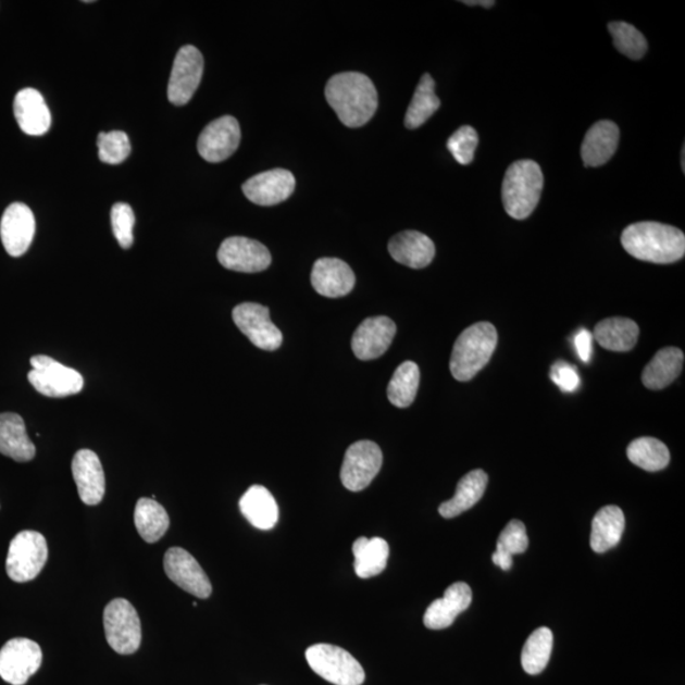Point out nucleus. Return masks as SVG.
Listing matches in <instances>:
<instances>
[{"mask_svg":"<svg viewBox=\"0 0 685 685\" xmlns=\"http://www.w3.org/2000/svg\"><path fill=\"white\" fill-rule=\"evenodd\" d=\"M498 345V332L490 323L482 322L464 329L457 338L451 362L452 376L460 383H468L489 363Z\"/></svg>","mask_w":685,"mask_h":685,"instance_id":"7ed1b4c3","label":"nucleus"},{"mask_svg":"<svg viewBox=\"0 0 685 685\" xmlns=\"http://www.w3.org/2000/svg\"><path fill=\"white\" fill-rule=\"evenodd\" d=\"M487 482L489 477L483 470H474L464 475L460 483L457 484V489L452 499L441 502L439 507V514L447 520L459 516L471 509L477 501L483 498L486 490Z\"/></svg>","mask_w":685,"mask_h":685,"instance_id":"bb28decb","label":"nucleus"},{"mask_svg":"<svg viewBox=\"0 0 685 685\" xmlns=\"http://www.w3.org/2000/svg\"><path fill=\"white\" fill-rule=\"evenodd\" d=\"M111 224L114 238L122 249H129L134 242L135 213L132 205L119 202L113 204Z\"/></svg>","mask_w":685,"mask_h":685,"instance_id":"ea45409f","label":"nucleus"},{"mask_svg":"<svg viewBox=\"0 0 685 685\" xmlns=\"http://www.w3.org/2000/svg\"><path fill=\"white\" fill-rule=\"evenodd\" d=\"M33 370L28 372L29 384L38 393L48 398H66L79 394L84 386V378L75 371L49 356L30 358Z\"/></svg>","mask_w":685,"mask_h":685,"instance_id":"6e6552de","label":"nucleus"},{"mask_svg":"<svg viewBox=\"0 0 685 685\" xmlns=\"http://www.w3.org/2000/svg\"><path fill=\"white\" fill-rule=\"evenodd\" d=\"M591 341L593 334L590 332L583 329L576 334L574 345L578 358H581L584 363H588L590 361Z\"/></svg>","mask_w":685,"mask_h":685,"instance_id":"37998d69","label":"nucleus"},{"mask_svg":"<svg viewBox=\"0 0 685 685\" xmlns=\"http://www.w3.org/2000/svg\"><path fill=\"white\" fill-rule=\"evenodd\" d=\"M684 152H685V149L683 148V150H682V170H683V172H684V166H685V163H684L685 154H684Z\"/></svg>","mask_w":685,"mask_h":685,"instance_id":"a18cd8bd","label":"nucleus"},{"mask_svg":"<svg viewBox=\"0 0 685 685\" xmlns=\"http://www.w3.org/2000/svg\"><path fill=\"white\" fill-rule=\"evenodd\" d=\"M97 145L99 159L111 165L125 162L132 152V144L124 132L101 133L98 135Z\"/></svg>","mask_w":685,"mask_h":685,"instance_id":"58836bf2","label":"nucleus"},{"mask_svg":"<svg viewBox=\"0 0 685 685\" xmlns=\"http://www.w3.org/2000/svg\"><path fill=\"white\" fill-rule=\"evenodd\" d=\"M103 623L107 643L114 651L129 655L139 650L141 623L128 600L117 598L104 608Z\"/></svg>","mask_w":685,"mask_h":685,"instance_id":"0eeeda50","label":"nucleus"},{"mask_svg":"<svg viewBox=\"0 0 685 685\" xmlns=\"http://www.w3.org/2000/svg\"><path fill=\"white\" fill-rule=\"evenodd\" d=\"M608 30L613 37L615 49L632 60H639L647 51L646 38L639 30L626 22H612Z\"/></svg>","mask_w":685,"mask_h":685,"instance_id":"4c0bfd02","label":"nucleus"},{"mask_svg":"<svg viewBox=\"0 0 685 685\" xmlns=\"http://www.w3.org/2000/svg\"><path fill=\"white\" fill-rule=\"evenodd\" d=\"M233 319L239 331L263 350H276L281 347L284 335L270 317V309L261 303L244 302L233 310Z\"/></svg>","mask_w":685,"mask_h":685,"instance_id":"f8f14e48","label":"nucleus"},{"mask_svg":"<svg viewBox=\"0 0 685 685\" xmlns=\"http://www.w3.org/2000/svg\"><path fill=\"white\" fill-rule=\"evenodd\" d=\"M72 471L84 505H99L104 497L105 478L101 460L97 453L90 449H80L74 456Z\"/></svg>","mask_w":685,"mask_h":685,"instance_id":"6ab92c4d","label":"nucleus"},{"mask_svg":"<svg viewBox=\"0 0 685 685\" xmlns=\"http://www.w3.org/2000/svg\"><path fill=\"white\" fill-rule=\"evenodd\" d=\"M622 246L639 261L669 264L685 254V235L674 226L643 221L624 228Z\"/></svg>","mask_w":685,"mask_h":685,"instance_id":"f03ea898","label":"nucleus"},{"mask_svg":"<svg viewBox=\"0 0 685 685\" xmlns=\"http://www.w3.org/2000/svg\"><path fill=\"white\" fill-rule=\"evenodd\" d=\"M241 132L238 120L223 116L204 127L197 141V150L209 163L224 162L239 148Z\"/></svg>","mask_w":685,"mask_h":685,"instance_id":"2eb2a0df","label":"nucleus"},{"mask_svg":"<svg viewBox=\"0 0 685 685\" xmlns=\"http://www.w3.org/2000/svg\"><path fill=\"white\" fill-rule=\"evenodd\" d=\"M440 101L436 95V83L429 74H424L419 82L413 99L406 114V126L410 129L421 127L439 110Z\"/></svg>","mask_w":685,"mask_h":685,"instance_id":"473e14b6","label":"nucleus"},{"mask_svg":"<svg viewBox=\"0 0 685 685\" xmlns=\"http://www.w3.org/2000/svg\"><path fill=\"white\" fill-rule=\"evenodd\" d=\"M217 259L226 270L241 273L263 272L272 263L270 250L253 239L233 236L221 244Z\"/></svg>","mask_w":685,"mask_h":685,"instance_id":"ddd939ff","label":"nucleus"},{"mask_svg":"<svg viewBox=\"0 0 685 685\" xmlns=\"http://www.w3.org/2000/svg\"><path fill=\"white\" fill-rule=\"evenodd\" d=\"M462 3L466 5H483L485 8H491L493 5H495L494 0H474V2H470V0L468 2L466 0V2H462Z\"/></svg>","mask_w":685,"mask_h":685,"instance_id":"c03bdc74","label":"nucleus"},{"mask_svg":"<svg viewBox=\"0 0 685 685\" xmlns=\"http://www.w3.org/2000/svg\"><path fill=\"white\" fill-rule=\"evenodd\" d=\"M550 376L553 384L559 386L563 393H574L581 386V377H578L575 368L563 361L552 365Z\"/></svg>","mask_w":685,"mask_h":685,"instance_id":"79ce46f5","label":"nucleus"},{"mask_svg":"<svg viewBox=\"0 0 685 685\" xmlns=\"http://www.w3.org/2000/svg\"><path fill=\"white\" fill-rule=\"evenodd\" d=\"M164 570L167 577L183 590L201 599L209 598L212 585L200 563L188 551L180 547H172L164 558Z\"/></svg>","mask_w":685,"mask_h":685,"instance_id":"4468645a","label":"nucleus"},{"mask_svg":"<svg viewBox=\"0 0 685 685\" xmlns=\"http://www.w3.org/2000/svg\"><path fill=\"white\" fill-rule=\"evenodd\" d=\"M296 180L286 170H273L254 175L242 185V192L250 202L274 205L284 202L294 194Z\"/></svg>","mask_w":685,"mask_h":685,"instance_id":"a211bd4d","label":"nucleus"},{"mask_svg":"<svg viewBox=\"0 0 685 685\" xmlns=\"http://www.w3.org/2000/svg\"><path fill=\"white\" fill-rule=\"evenodd\" d=\"M14 117L23 133L41 136L49 132L51 113L40 91L26 88L14 98Z\"/></svg>","mask_w":685,"mask_h":685,"instance_id":"5701e85b","label":"nucleus"},{"mask_svg":"<svg viewBox=\"0 0 685 685\" xmlns=\"http://www.w3.org/2000/svg\"><path fill=\"white\" fill-rule=\"evenodd\" d=\"M419 381H421V371L418 364L411 361L401 363L388 384V400L396 408L410 407L416 398Z\"/></svg>","mask_w":685,"mask_h":685,"instance_id":"72a5a7b5","label":"nucleus"},{"mask_svg":"<svg viewBox=\"0 0 685 685\" xmlns=\"http://www.w3.org/2000/svg\"><path fill=\"white\" fill-rule=\"evenodd\" d=\"M553 635L550 628L539 627L527 638L522 650V667L530 675L544 672L550 661Z\"/></svg>","mask_w":685,"mask_h":685,"instance_id":"c9c22d12","label":"nucleus"},{"mask_svg":"<svg viewBox=\"0 0 685 685\" xmlns=\"http://www.w3.org/2000/svg\"><path fill=\"white\" fill-rule=\"evenodd\" d=\"M41 664V647L33 639L12 638L0 650V676L12 685H25Z\"/></svg>","mask_w":685,"mask_h":685,"instance_id":"9d476101","label":"nucleus"},{"mask_svg":"<svg viewBox=\"0 0 685 685\" xmlns=\"http://www.w3.org/2000/svg\"><path fill=\"white\" fill-rule=\"evenodd\" d=\"M0 453L17 462L35 459L36 447L28 437L25 421L21 415L0 414Z\"/></svg>","mask_w":685,"mask_h":685,"instance_id":"393cba45","label":"nucleus"},{"mask_svg":"<svg viewBox=\"0 0 685 685\" xmlns=\"http://www.w3.org/2000/svg\"><path fill=\"white\" fill-rule=\"evenodd\" d=\"M354 555V571L358 577L376 576L386 569L390 548L384 538L360 537L352 547Z\"/></svg>","mask_w":685,"mask_h":685,"instance_id":"7c9ffc66","label":"nucleus"},{"mask_svg":"<svg viewBox=\"0 0 685 685\" xmlns=\"http://www.w3.org/2000/svg\"><path fill=\"white\" fill-rule=\"evenodd\" d=\"M544 188V173L533 160H518L508 167L501 198L506 212L515 220L527 219L537 208Z\"/></svg>","mask_w":685,"mask_h":685,"instance_id":"20e7f679","label":"nucleus"},{"mask_svg":"<svg viewBox=\"0 0 685 685\" xmlns=\"http://www.w3.org/2000/svg\"><path fill=\"white\" fill-rule=\"evenodd\" d=\"M639 335L638 325L626 317H609L601 320L594 329L593 337L599 346L612 352H628L636 346Z\"/></svg>","mask_w":685,"mask_h":685,"instance_id":"c756f323","label":"nucleus"},{"mask_svg":"<svg viewBox=\"0 0 685 685\" xmlns=\"http://www.w3.org/2000/svg\"><path fill=\"white\" fill-rule=\"evenodd\" d=\"M49 548L41 533L23 531L12 539L8 551L7 574L15 583L34 581L48 561Z\"/></svg>","mask_w":685,"mask_h":685,"instance_id":"423d86ee","label":"nucleus"},{"mask_svg":"<svg viewBox=\"0 0 685 685\" xmlns=\"http://www.w3.org/2000/svg\"><path fill=\"white\" fill-rule=\"evenodd\" d=\"M684 353L681 349L669 347L659 350L643 372V383L650 390H662L681 376Z\"/></svg>","mask_w":685,"mask_h":685,"instance_id":"c85d7f7f","label":"nucleus"},{"mask_svg":"<svg viewBox=\"0 0 685 685\" xmlns=\"http://www.w3.org/2000/svg\"><path fill=\"white\" fill-rule=\"evenodd\" d=\"M383 452L371 440L356 441L347 449L340 470L342 485L350 491H362L375 478L383 466Z\"/></svg>","mask_w":685,"mask_h":685,"instance_id":"1a4fd4ad","label":"nucleus"},{"mask_svg":"<svg viewBox=\"0 0 685 685\" xmlns=\"http://www.w3.org/2000/svg\"><path fill=\"white\" fill-rule=\"evenodd\" d=\"M528 545L530 539L524 524L516 520L510 521L500 533L493 562L507 571L513 565V556L527 551Z\"/></svg>","mask_w":685,"mask_h":685,"instance_id":"f704fd0d","label":"nucleus"},{"mask_svg":"<svg viewBox=\"0 0 685 685\" xmlns=\"http://www.w3.org/2000/svg\"><path fill=\"white\" fill-rule=\"evenodd\" d=\"M628 460L639 469L650 472L664 470L670 462L668 447L661 440L643 437L631 441L627 448Z\"/></svg>","mask_w":685,"mask_h":685,"instance_id":"e433bc0d","label":"nucleus"},{"mask_svg":"<svg viewBox=\"0 0 685 685\" xmlns=\"http://www.w3.org/2000/svg\"><path fill=\"white\" fill-rule=\"evenodd\" d=\"M478 145L476 129L471 126H462L449 137L447 149L461 165H469L475 157Z\"/></svg>","mask_w":685,"mask_h":685,"instance_id":"a19ab883","label":"nucleus"},{"mask_svg":"<svg viewBox=\"0 0 685 685\" xmlns=\"http://www.w3.org/2000/svg\"><path fill=\"white\" fill-rule=\"evenodd\" d=\"M388 251L394 261L409 269L422 270L432 263L436 256V246L428 236L408 231L393 236L388 241Z\"/></svg>","mask_w":685,"mask_h":685,"instance_id":"4be33fe9","label":"nucleus"},{"mask_svg":"<svg viewBox=\"0 0 685 685\" xmlns=\"http://www.w3.org/2000/svg\"><path fill=\"white\" fill-rule=\"evenodd\" d=\"M135 525L145 543L154 544L170 528V515L154 499L141 498L136 502Z\"/></svg>","mask_w":685,"mask_h":685,"instance_id":"2f4dec72","label":"nucleus"},{"mask_svg":"<svg viewBox=\"0 0 685 685\" xmlns=\"http://www.w3.org/2000/svg\"><path fill=\"white\" fill-rule=\"evenodd\" d=\"M311 285L319 295L338 299L352 291L356 276L350 266L337 258H322L312 266Z\"/></svg>","mask_w":685,"mask_h":685,"instance_id":"aec40b11","label":"nucleus"},{"mask_svg":"<svg viewBox=\"0 0 685 685\" xmlns=\"http://www.w3.org/2000/svg\"><path fill=\"white\" fill-rule=\"evenodd\" d=\"M395 334L396 325L390 317L365 319L353 334V353L361 361L376 360L390 348Z\"/></svg>","mask_w":685,"mask_h":685,"instance_id":"f3484780","label":"nucleus"},{"mask_svg":"<svg viewBox=\"0 0 685 685\" xmlns=\"http://www.w3.org/2000/svg\"><path fill=\"white\" fill-rule=\"evenodd\" d=\"M240 512L253 527L269 531L278 522L279 510L276 499L262 485L250 486L239 501Z\"/></svg>","mask_w":685,"mask_h":685,"instance_id":"a878e982","label":"nucleus"},{"mask_svg":"<svg viewBox=\"0 0 685 685\" xmlns=\"http://www.w3.org/2000/svg\"><path fill=\"white\" fill-rule=\"evenodd\" d=\"M624 514L615 506L601 508L591 523L590 546L597 553H603L620 544L623 535Z\"/></svg>","mask_w":685,"mask_h":685,"instance_id":"cd10ccee","label":"nucleus"},{"mask_svg":"<svg viewBox=\"0 0 685 685\" xmlns=\"http://www.w3.org/2000/svg\"><path fill=\"white\" fill-rule=\"evenodd\" d=\"M472 601V591L466 583L449 585L444 598L434 600L426 608L423 622L426 628L444 630L452 626L457 615L466 611Z\"/></svg>","mask_w":685,"mask_h":685,"instance_id":"412c9836","label":"nucleus"},{"mask_svg":"<svg viewBox=\"0 0 685 685\" xmlns=\"http://www.w3.org/2000/svg\"><path fill=\"white\" fill-rule=\"evenodd\" d=\"M325 97L341 124L352 128L368 124L378 107L375 84L368 75L357 72L332 76L325 87Z\"/></svg>","mask_w":685,"mask_h":685,"instance_id":"f257e3e1","label":"nucleus"},{"mask_svg":"<svg viewBox=\"0 0 685 685\" xmlns=\"http://www.w3.org/2000/svg\"><path fill=\"white\" fill-rule=\"evenodd\" d=\"M203 57L192 45L183 46L174 59L167 99L174 105H185L196 94L203 74Z\"/></svg>","mask_w":685,"mask_h":685,"instance_id":"9b49d317","label":"nucleus"},{"mask_svg":"<svg viewBox=\"0 0 685 685\" xmlns=\"http://www.w3.org/2000/svg\"><path fill=\"white\" fill-rule=\"evenodd\" d=\"M620 144V128L612 121H599L586 133L582 145L585 166H600L609 162Z\"/></svg>","mask_w":685,"mask_h":685,"instance_id":"b1692460","label":"nucleus"},{"mask_svg":"<svg viewBox=\"0 0 685 685\" xmlns=\"http://www.w3.org/2000/svg\"><path fill=\"white\" fill-rule=\"evenodd\" d=\"M312 672L334 685H362L365 673L352 655L341 647L316 644L304 653Z\"/></svg>","mask_w":685,"mask_h":685,"instance_id":"39448f33","label":"nucleus"},{"mask_svg":"<svg viewBox=\"0 0 685 685\" xmlns=\"http://www.w3.org/2000/svg\"><path fill=\"white\" fill-rule=\"evenodd\" d=\"M35 232L36 220L28 205L15 202L4 211L0 221V238L8 254H25L33 244Z\"/></svg>","mask_w":685,"mask_h":685,"instance_id":"dca6fc26","label":"nucleus"}]
</instances>
